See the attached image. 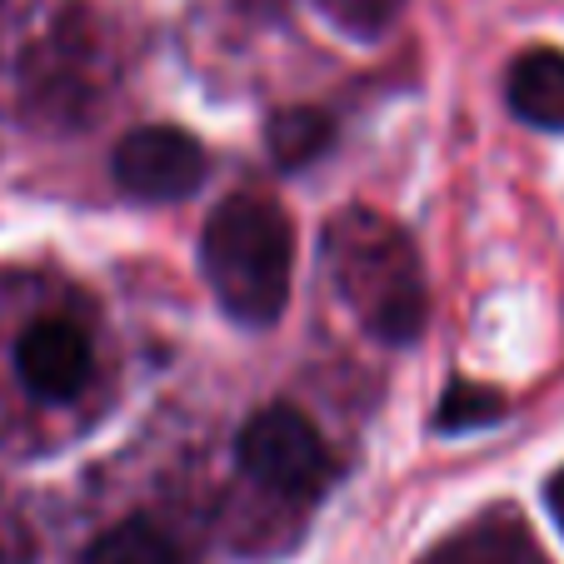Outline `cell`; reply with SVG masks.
I'll return each mask as SVG.
<instances>
[{
    "instance_id": "10",
    "label": "cell",
    "mask_w": 564,
    "mask_h": 564,
    "mask_svg": "<svg viewBox=\"0 0 564 564\" xmlns=\"http://www.w3.org/2000/svg\"><path fill=\"white\" fill-rule=\"evenodd\" d=\"M505 415V400L485 384H449L445 400H440V430H479L490 425V420Z\"/></svg>"
},
{
    "instance_id": "8",
    "label": "cell",
    "mask_w": 564,
    "mask_h": 564,
    "mask_svg": "<svg viewBox=\"0 0 564 564\" xmlns=\"http://www.w3.org/2000/svg\"><path fill=\"white\" fill-rule=\"evenodd\" d=\"M330 140H335L330 116H319V110H310V106L280 110V116L265 126V145H270V155H275L280 171H300V165H310L315 155L330 150Z\"/></svg>"
},
{
    "instance_id": "9",
    "label": "cell",
    "mask_w": 564,
    "mask_h": 564,
    "mask_svg": "<svg viewBox=\"0 0 564 564\" xmlns=\"http://www.w3.org/2000/svg\"><path fill=\"white\" fill-rule=\"evenodd\" d=\"M315 11L335 25V31L355 35V41H375L384 35L400 11H405V0H315Z\"/></svg>"
},
{
    "instance_id": "2",
    "label": "cell",
    "mask_w": 564,
    "mask_h": 564,
    "mask_svg": "<svg viewBox=\"0 0 564 564\" xmlns=\"http://www.w3.org/2000/svg\"><path fill=\"white\" fill-rule=\"evenodd\" d=\"M200 270L225 315L265 330L290 305L295 225L265 195H225L200 230Z\"/></svg>"
},
{
    "instance_id": "1",
    "label": "cell",
    "mask_w": 564,
    "mask_h": 564,
    "mask_svg": "<svg viewBox=\"0 0 564 564\" xmlns=\"http://www.w3.org/2000/svg\"><path fill=\"white\" fill-rule=\"evenodd\" d=\"M325 265L370 335L390 345H405L425 330L430 290L420 250L394 220H384L370 205H345L325 230Z\"/></svg>"
},
{
    "instance_id": "11",
    "label": "cell",
    "mask_w": 564,
    "mask_h": 564,
    "mask_svg": "<svg viewBox=\"0 0 564 564\" xmlns=\"http://www.w3.org/2000/svg\"><path fill=\"white\" fill-rule=\"evenodd\" d=\"M550 510H554V520H560V530H564V469L550 479Z\"/></svg>"
},
{
    "instance_id": "5",
    "label": "cell",
    "mask_w": 564,
    "mask_h": 564,
    "mask_svg": "<svg viewBox=\"0 0 564 564\" xmlns=\"http://www.w3.org/2000/svg\"><path fill=\"white\" fill-rule=\"evenodd\" d=\"M15 370L35 400H70L90 380V340L70 319H35L15 340Z\"/></svg>"
},
{
    "instance_id": "7",
    "label": "cell",
    "mask_w": 564,
    "mask_h": 564,
    "mask_svg": "<svg viewBox=\"0 0 564 564\" xmlns=\"http://www.w3.org/2000/svg\"><path fill=\"white\" fill-rule=\"evenodd\" d=\"M86 564H185V554L160 524L120 520L86 550Z\"/></svg>"
},
{
    "instance_id": "3",
    "label": "cell",
    "mask_w": 564,
    "mask_h": 564,
    "mask_svg": "<svg viewBox=\"0 0 564 564\" xmlns=\"http://www.w3.org/2000/svg\"><path fill=\"white\" fill-rule=\"evenodd\" d=\"M235 459L265 490L295 495V500H315L335 475V459L319 440V430L290 405L260 410L235 440Z\"/></svg>"
},
{
    "instance_id": "6",
    "label": "cell",
    "mask_w": 564,
    "mask_h": 564,
    "mask_svg": "<svg viewBox=\"0 0 564 564\" xmlns=\"http://www.w3.org/2000/svg\"><path fill=\"white\" fill-rule=\"evenodd\" d=\"M510 110L540 130H564V51H524L510 65Z\"/></svg>"
},
{
    "instance_id": "4",
    "label": "cell",
    "mask_w": 564,
    "mask_h": 564,
    "mask_svg": "<svg viewBox=\"0 0 564 564\" xmlns=\"http://www.w3.org/2000/svg\"><path fill=\"white\" fill-rule=\"evenodd\" d=\"M110 171L135 200H185L205 181V150L175 126H140L116 145Z\"/></svg>"
}]
</instances>
